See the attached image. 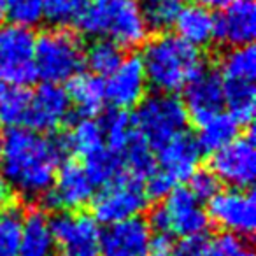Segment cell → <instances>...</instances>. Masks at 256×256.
Wrapping results in <instances>:
<instances>
[{
    "mask_svg": "<svg viewBox=\"0 0 256 256\" xmlns=\"http://www.w3.org/2000/svg\"><path fill=\"white\" fill-rule=\"evenodd\" d=\"M70 100L60 84L44 82L30 93L28 116L25 126L37 134L54 132L70 116Z\"/></svg>",
    "mask_w": 256,
    "mask_h": 256,
    "instance_id": "obj_14",
    "label": "cell"
},
{
    "mask_svg": "<svg viewBox=\"0 0 256 256\" xmlns=\"http://www.w3.org/2000/svg\"><path fill=\"white\" fill-rule=\"evenodd\" d=\"M132 120L136 132L153 150H158L172 137L184 132L188 114L176 95L154 93L144 96Z\"/></svg>",
    "mask_w": 256,
    "mask_h": 256,
    "instance_id": "obj_4",
    "label": "cell"
},
{
    "mask_svg": "<svg viewBox=\"0 0 256 256\" xmlns=\"http://www.w3.org/2000/svg\"><path fill=\"white\" fill-rule=\"evenodd\" d=\"M23 214L18 207H9L0 214V256H18Z\"/></svg>",
    "mask_w": 256,
    "mask_h": 256,
    "instance_id": "obj_32",
    "label": "cell"
},
{
    "mask_svg": "<svg viewBox=\"0 0 256 256\" xmlns=\"http://www.w3.org/2000/svg\"><path fill=\"white\" fill-rule=\"evenodd\" d=\"M53 234L46 214L32 210L23 218L18 256H54Z\"/></svg>",
    "mask_w": 256,
    "mask_h": 256,
    "instance_id": "obj_22",
    "label": "cell"
},
{
    "mask_svg": "<svg viewBox=\"0 0 256 256\" xmlns=\"http://www.w3.org/2000/svg\"><path fill=\"white\" fill-rule=\"evenodd\" d=\"M98 123L104 134V142L107 144L106 148L116 151V153H121L123 148L128 144V140L132 139V136L136 134L134 120L126 110H121V109L107 110Z\"/></svg>",
    "mask_w": 256,
    "mask_h": 256,
    "instance_id": "obj_30",
    "label": "cell"
},
{
    "mask_svg": "<svg viewBox=\"0 0 256 256\" xmlns=\"http://www.w3.org/2000/svg\"><path fill=\"white\" fill-rule=\"evenodd\" d=\"M207 218L232 235H251L256 226V200L251 190H220L207 206Z\"/></svg>",
    "mask_w": 256,
    "mask_h": 256,
    "instance_id": "obj_9",
    "label": "cell"
},
{
    "mask_svg": "<svg viewBox=\"0 0 256 256\" xmlns=\"http://www.w3.org/2000/svg\"><path fill=\"white\" fill-rule=\"evenodd\" d=\"M36 60L37 78L50 84H60L70 81L81 72L84 65V51L81 40L65 30H50L40 34L36 39Z\"/></svg>",
    "mask_w": 256,
    "mask_h": 256,
    "instance_id": "obj_3",
    "label": "cell"
},
{
    "mask_svg": "<svg viewBox=\"0 0 256 256\" xmlns=\"http://www.w3.org/2000/svg\"><path fill=\"white\" fill-rule=\"evenodd\" d=\"M4 18V0H0V22Z\"/></svg>",
    "mask_w": 256,
    "mask_h": 256,
    "instance_id": "obj_42",
    "label": "cell"
},
{
    "mask_svg": "<svg viewBox=\"0 0 256 256\" xmlns=\"http://www.w3.org/2000/svg\"><path fill=\"white\" fill-rule=\"evenodd\" d=\"M151 228L140 216L109 224L100 234V256H148Z\"/></svg>",
    "mask_w": 256,
    "mask_h": 256,
    "instance_id": "obj_16",
    "label": "cell"
},
{
    "mask_svg": "<svg viewBox=\"0 0 256 256\" xmlns=\"http://www.w3.org/2000/svg\"><path fill=\"white\" fill-rule=\"evenodd\" d=\"M254 82L242 81H223L224 106L228 114L240 124H251L254 118Z\"/></svg>",
    "mask_w": 256,
    "mask_h": 256,
    "instance_id": "obj_26",
    "label": "cell"
},
{
    "mask_svg": "<svg viewBox=\"0 0 256 256\" xmlns=\"http://www.w3.org/2000/svg\"><path fill=\"white\" fill-rule=\"evenodd\" d=\"M30 92L20 86L0 84V124L23 128L28 116Z\"/></svg>",
    "mask_w": 256,
    "mask_h": 256,
    "instance_id": "obj_27",
    "label": "cell"
},
{
    "mask_svg": "<svg viewBox=\"0 0 256 256\" xmlns=\"http://www.w3.org/2000/svg\"><path fill=\"white\" fill-rule=\"evenodd\" d=\"M4 16L11 25L30 30L42 22L40 0H4Z\"/></svg>",
    "mask_w": 256,
    "mask_h": 256,
    "instance_id": "obj_35",
    "label": "cell"
},
{
    "mask_svg": "<svg viewBox=\"0 0 256 256\" xmlns=\"http://www.w3.org/2000/svg\"><path fill=\"white\" fill-rule=\"evenodd\" d=\"M172 256H252L246 242L232 234H221L214 238L190 237L174 246Z\"/></svg>",
    "mask_w": 256,
    "mask_h": 256,
    "instance_id": "obj_20",
    "label": "cell"
},
{
    "mask_svg": "<svg viewBox=\"0 0 256 256\" xmlns=\"http://www.w3.org/2000/svg\"><path fill=\"white\" fill-rule=\"evenodd\" d=\"M54 244L65 256H100L98 223L84 212H58L50 221Z\"/></svg>",
    "mask_w": 256,
    "mask_h": 256,
    "instance_id": "obj_11",
    "label": "cell"
},
{
    "mask_svg": "<svg viewBox=\"0 0 256 256\" xmlns=\"http://www.w3.org/2000/svg\"><path fill=\"white\" fill-rule=\"evenodd\" d=\"M123 60V50L109 39L95 40L84 53V64L90 67L92 74L98 78H104V76L109 78Z\"/></svg>",
    "mask_w": 256,
    "mask_h": 256,
    "instance_id": "obj_31",
    "label": "cell"
},
{
    "mask_svg": "<svg viewBox=\"0 0 256 256\" xmlns=\"http://www.w3.org/2000/svg\"><path fill=\"white\" fill-rule=\"evenodd\" d=\"M2 153H4V134L0 132V162H2Z\"/></svg>",
    "mask_w": 256,
    "mask_h": 256,
    "instance_id": "obj_41",
    "label": "cell"
},
{
    "mask_svg": "<svg viewBox=\"0 0 256 256\" xmlns=\"http://www.w3.org/2000/svg\"><path fill=\"white\" fill-rule=\"evenodd\" d=\"M11 192L12 190L8 186V182H6L4 179H0V209H4L9 204V200H11Z\"/></svg>",
    "mask_w": 256,
    "mask_h": 256,
    "instance_id": "obj_40",
    "label": "cell"
},
{
    "mask_svg": "<svg viewBox=\"0 0 256 256\" xmlns=\"http://www.w3.org/2000/svg\"><path fill=\"white\" fill-rule=\"evenodd\" d=\"M148 206V196L140 181L123 178L102 188L93 200V220L102 224H114L120 221L137 218Z\"/></svg>",
    "mask_w": 256,
    "mask_h": 256,
    "instance_id": "obj_7",
    "label": "cell"
},
{
    "mask_svg": "<svg viewBox=\"0 0 256 256\" xmlns=\"http://www.w3.org/2000/svg\"><path fill=\"white\" fill-rule=\"evenodd\" d=\"M190 192L193 193L198 202L207 200L209 202L218 192H220V181L216 179V176L207 168H196L190 178Z\"/></svg>",
    "mask_w": 256,
    "mask_h": 256,
    "instance_id": "obj_36",
    "label": "cell"
},
{
    "mask_svg": "<svg viewBox=\"0 0 256 256\" xmlns=\"http://www.w3.org/2000/svg\"><path fill=\"white\" fill-rule=\"evenodd\" d=\"M221 79L223 81L254 82L256 78V53L254 46L232 48L221 60Z\"/></svg>",
    "mask_w": 256,
    "mask_h": 256,
    "instance_id": "obj_29",
    "label": "cell"
},
{
    "mask_svg": "<svg viewBox=\"0 0 256 256\" xmlns=\"http://www.w3.org/2000/svg\"><path fill=\"white\" fill-rule=\"evenodd\" d=\"M98 4H107V2H110V0H96Z\"/></svg>",
    "mask_w": 256,
    "mask_h": 256,
    "instance_id": "obj_44",
    "label": "cell"
},
{
    "mask_svg": "<svg viewBox=\"0 0 256 256\" xmlns=\"http://www.w3.org/2000/svg\"><path fill=\"white\" fill-rule=\"evenodd\" d=\"M36 37L32 30L16 25H0V84L25 86L37 79Z\"/></svg>",
    "mask_w": 256,
    "mask_h": 256,
    "instance_id": "obj_6",
    "label": "cell"
},
{
    "mask_svg": "<svg viewBox=\"0 0 256 256\" xmlns=\"http://www.w3.org/2000/svg\"><path fill=\"white\" fill-rule=\"evenodd\" d=\"M102 9V36L123 50L144 44L148 25L140 6L136 0H110L100 4Z\"/></svg>",
    "mask_w": 256,
    "mask_h": 256,
    "instance_id": "obj_12",
    "label": "cell"
},
{
    "mask_svg": "<svg viewBox=\"0 0 256 256\" xmlns=\"http://www.w3.org/2000/svg\"><path fill=\"white\" fill-rule=\"evenodd\" d=\"M256 36V6L254 0H235L216 18L214 40L232 48L252 44Z\"/></svg>",
    "mask_w": 256,
    "mask_h": 256,
    "instance_id": "obj_17",
    "label": "cell"
},
{
    "mask_svg": "<svg viewBox=\"0 0 256 256\" xmlns=\"http://www.w3.org/2000/svg\"><path fill=\"white\" fill-rule=\"evenodd\" d=\"M146 92L148 78L139 56L124 58L106 81V100L112 104L114 109L126 110L139 106Z\"/></svg>",
    "mask_w": 256,
    "mask_h": 256,
    "instance_id": "obj_15",
    "label": "cell"
},
{
    "mask_svg": "<svg viewBox=\"0 0 256 256\" xmlns=\"http://www.w3.org/2000/svg\"><path fill=\"white\" fill-rule=\"evenodd\" d=\"M142 65L148 84L158 93L181 92L206 65L200 50L172 34H164L146 44Z\"/></svg>",
    "mask_w": 256,
    "mask_h": 256,
    "instance_id": "obj_2",
    "label": "cell"
},
{
    "mask_svg": "<svg viewBox=\"0 0 256 256\" xmlns=\"http://www.w3.org/2000/svg\"><path fill=\"white\" fill-rule=\"evenodd\" d=\"M67 153L65 134L42 136L28 128H12L4 136L0 170L11 190L25 196H42Z\"/></svg>",
    "mask_w": 256,
    "mask_h": 256,
    "instance_id": "obj_1",
    "label": "cell"
},
{
    "mask_svg": "<svg viewBox=\"0 0 256 256\" xmlns=\"http://www.w3.org/2000/svg\"><path fill=\"white\" fill-rule=\"evenodd\" d=\"M174 188H178V182H176L174 179L168 178L165 172H162L156 168V170L146 179L144 193H146L148 198L162 200V198H167Z\"/></svg>",
    "mask_w": 256,
    "mask_h": 256,
    "instance_id": "obj_37",
    "label": "cell"
},
{
    "mask_svg": "<svg viewBox=\"0 0 256 256\" xmlns=\"http://www.w3.org/2000/svg\"><path fill=\"white\" fill-rule=\"evenodd\" d=\"M172 252H174V242L170 235L156 234L154 237H151L148 256H172Z\"/></svg>",
    "mask_w": 256,
    "mask_h": 256,
    "instance_id": "obj_38",
    "label": "cell"
},
{
    "mask_svg": "<svg viewBox=\"0 0 256 256\" xmlns=\"http://www.w3.org/2000/svg\"><path fill=\"white\" fill-rule=\"evenodd\" d=\"M174 26L178 30L179 39L198 50V48L209 46L214 40L216 18L212 12L204 9L202 6L192 4L179 9Z\"/></svg>",
    "mask_w": 256,
    "mask_h": 256,
    "instance_id": "obj_19",
    "label": "cell"
},
{
    "mask_svg": "<svg viewBox=\"0 0 256 256\" xmlns=\"http://www.w3.org/2000/svg\"><path fill=\"white\" fill-rule=\"evenodd\" d=\"M82 167H84L86 174L92 179L95 188L96 186L106 188V186L126 178L121 153H116L109 148H102L96 153L86 156Z\"/></svg>",
    "mask_w": 256,
    "mask_h": 256,
    "instance_id": "obj_24",
    "label": "cell"
},
{
    "mask_svg": "<svg viewBox=\"0 0 256 256\" xmlns=\"http://www.w3.org/2000/svg\"><path fill=\"white\" fill-rule=\"evenodd\" d=\"M156 151V165L160 164V167L156 168L165 172L176 182L186 181L192 178V174L198 167L200 154H202L200 148L196 146L195 137H192L186 132L172 137Z\"/></svg>",
    "mask_w": 256,
    "mask_h": 256,
    "instance_id": "obj_18",
    "label": "cell"
},
{
    "mask_svg": "<svg viewBox=\"0 0 256 256\" xmlns=\"http://www.w3.org/2000/svg\"><path fill=\"white\" fill-rule=\"evenodd\" d=\"M65 137H67L68 151H74V153L81 154L84 158L106 148L100 123L93 118L78 120L72 124L70 132L65 134Z\"/></svg>",
    "mask_w": 256,
    "mask_h": 256,
    "instance_id": "obj_28",
    "label": "cell"
},
{
    "mask_svg": "<svg viewBox=\"0 0 256 256\" xmlns=\"http://www.w3.org/2000/svg\"><path fill=\"white\" fill-rule=\"evenodd\" d=\"M67 95L70 106H74L84 118H92L102 109L106 102V81L92 72H79L67 81Z\"/></svg>",
    "mask_w": 256,
    "mask_h": 256,
    "instance_id": "obj_21",
    "label": "cell"
},
{
    "mask_svg": "<svg viewBox=\"0 0 256 256\" xmlns=\"http://www.w3.org/2000/svg\"><path fill=\"white\" fill-rule=\"evenodd\" d=\"M210 172L218 181L226 182L230 188L249 190L256 178V151L252 130L246 137H237L210 158Z\"/></svg>",
    "mask_w": 256,
    "mask_h": 256,
    "instance_id": "obj_8",
    "label": "cell"
},
{
    "mask_svg": "<svg viewBox=\"0 0 256 256\" xmlns=\"http://www.w3.org/2000/svg\"><path fill=\"white\" fill-rule=\"evenodd\" d=\"M170 2H174V4H178V6H181V8H182V4H186L188 0H170Z\"/></svg>",
    "mask_w": 256,
    "mask_h": 256,
    "instance_id": "obj_43",
    "label": "cell"
},
{
    "mask_svg": "<svg viewBox=\"0 0 256 256\" xmlns=\"http://www.w3.org/2000/svg\"><path fill=\"white\" fill-rule=\"evenodd\" d=\"M151 230L182 238L202 237L209 228V218L202 204L188 188H174L162 206L154 207L148 221Z\"/></svg>",
    "mask_w": 256,
    "mask_h": 256,
    "instance_id": "obj_5",
    "label": "cell"
},
{
    "mask_svg": "<svg viewBox=\"0 0 256 256\" xmlns=\"http://www.w3.org/2000/svg\"><path fill=\"white\" fill-rule=\"evenodd\" d=\"M238 136V123L230 114H216L198 126V136H196V146L202 153L214 154L216 151L223 150L224 146L235 140Z\"/></svg>",
    "mask_w": 256,
    "mask_h": 256,
    "instance_id": "obj_23",
    "label": "cell"
},
{
    "mask_svg": "<svg viewBox=\"0 0 256 256\" xmlns=\"http://www.w3.org/2000/svg\"><path fill=\"white\" fill-rule=\"evenodd\" d=\"M182 90H184V98L181 102L186 109L188 120L192 118L196 126L223 110V79L212 68L204 67Z\"/></svg>",
    "mask_w": 256,
    "mask_h": 256,
    "instance_id": "obj_13",
    "label": "cell"
},
{
    "mask_svg": "<svg viewBox=\"0 0 256 256\" xmlns=\"http://www.w3.org/2000/svg\"><path fill=\"white\" fill-rule=\"evenodd\" d=\"M232 2H235V0H196V4L202 6L207 11H212V9H226Z\"/></svg>",
    "mask_w": 256,
    "mask_h": 256,
    "instance_id": "obj_39",
    "label": "cell"
},
{
    "mask_svg": "<svg viewBox=\"0 0 256 256\" xmlns=\"http://www.w3.org/2000/svg\"><path fill=\"white\" fill-rule=\"evenodd\" d=\"M95 196V186L88 178L84 167L74 160L60 164L54 174L53 184L42 195L48 209L76 212L88 206Z\"/></svg>",
    "mask_w": 256,
    "mask_h": 256,
    "instance_id": "obj_10",
    "label": "cell"
},
{
    "mask_svg": "<svg viewBox=\"0 0 256 256\" xmlns=\"http://www.w3.org/2000/svg\"><path fill=\"white\" fill-rule=\"evenodd\" d=\"M86 4L88 0H40L42 18L56 26L74 25Z\"/></svg>",
    "mask_w": 256,
    "mask_h": 256,
    "instance_id": "obj_34",
    "label": "cell"
},
{
    "mask_svg": "<svg viewBox=\"0 0 256 256\" xmlns=\"http://www.w3.org/2000/svg\"><path fill=\"white\" fill-rule=\"evenodd\" d=\"M181 6L174 4L170 0H142L140 11H142L144 22L148 30L154 32H165L174 25Z\"/></svg>",
    "mask_w": 256,
    "mask_h": 256,
    "instance_id": "obj_33",
    "label": "cell"
},
{
    "mask_svg": "<svg viewBox=\"0 0 256 256\" xmlns=\"http://www.w3.org/2000/svg\"><path fill=\"white\" fill-rule=\"evenodd\" d=\"M121 158H123L126 176L132 179H137V181L148 179L158 167L154 150L137 132L132 136V139L128 140L126 146L123 148Z\"/></svg>",
    "mask_w": 256,
    "mask_h": 256,
    "instance_id": "obj_25",
    "label": "cell"
}]
</instances>
